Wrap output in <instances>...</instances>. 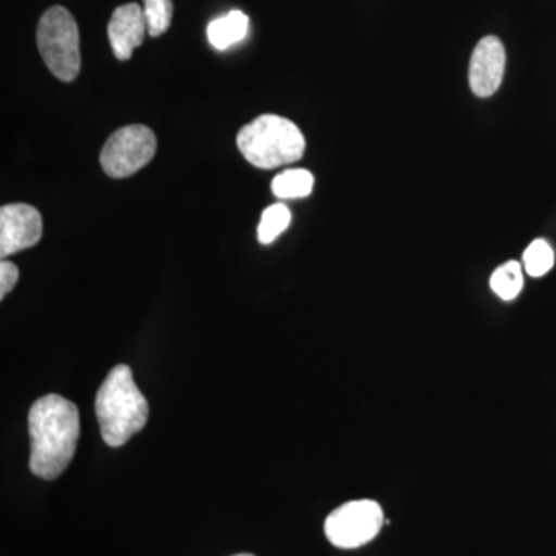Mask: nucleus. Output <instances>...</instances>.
Segmentation results:
<instances>
[{"label":"nucleus","instance_id":"nucleus-1","mask_svg":"<svg viewBox=\"0 0 556 556\" xmlns=\"http://www.w3.org/2000/svg\"><path fill=\"white\" fill-rule=\"evenodd\" d=\"M31 453L30 470L35 477L53 481L64 473L78 447L79 412L60 394H47L28 413Z\"/></svg>","mask_w":556,"mask_h":556},{"label":"nucleus","instance_id":"nucleus-2","mask_svg":"<svg viewBox=\"0 0 556 556\" xmlns=\"http://www.w3.org/2000/svg\"><path fill=\"white\" fill-rule=\"evenodd\" d=\"M94 413L102 441L109 447H123L146 427L149 419L148 399L135 383L130 367L116 365L109 372L98 390Z\"/></svg>","mask_w":556,"mask_h":556},{"label":"nucleus","instance_id":"nucleus-3","mask_svg":"<svg viewBox=\"0 0 556 556\" xmlns=\"http://www.w3.org/2000/svg\"><path fill=\"white\" fill-rule=\"evenodd\" d=\"M237 148L252 166L268 170L298 163L305 155L306 141L292 121L262 115L239 131Z\"/></svg>","mask_w":556,"mask_h":556},{"label":"nucleus","instance_id":"nucleus-4","mask_svg":"<svg viewBox=\"0 0 556 556\" xmlns=\"http://www.w3.org/2000/svg\"><path fill=\"white\" fill-rule=\"evenodd\" d=\"M40 56L50 72L62 83L79 75V30L75 17L64 7H51L40 17L36 31Z\"/></svg>","mask_w":556,"mask_h":556},{"label":"nucleus","instance_id":"nucleus-5","mask_svg":"<svg viewBox=\"0 0 556 556\" xmlns=\"http://www.w3.org/2000/svg\"><path fill=\"white\" fill-rule=\"evenodd\" d=\"M383 511L376 501H350L336 508L325 521V535L339 548L365 546L379 535Z\"/></svg>","mask_w":556,"mask_h":556},{"label":"nucleus","instance_id":"nucleus-6","mask_svg":"<svg viewBox=\"0 0 556 556\" xmlns=\"http://www.w3.org/2000/svg\"><path fill=\"white\" fill-rule=\"evenodd\" d=\"M156 153L152 129L134 124L116 130L101 150V166L112 178H126L149 164Z\"/></svg>","mask_w":556,"mask_h":556},{"label":"nucleus","instance_id":"nucleus-7","mask_svg":"<svg viewBox=\"0 0 556 556\" xmlns=\"http://www.w3.org/2000/svg\"><path fill=\"white\" fill-rule=\"evenodd\" d=\"M43 223L38 208L9 204L0 208V255L10 257L33 248L42 239Z\"/></svg>","mask_w":556,"mask_h":556},{"label":"nucleus","instance_id":"nucleus-8","mask_svg":"<svg viewBox=\"0 0 556 556\" xmlns=\"http://www.w3.org/2000/svg\"><path fill=\"white\" fill-rule=\"evenodd\" d=\"M506 70V49L496 36H485L479 40L471 54L468 80L471 91L479 98H489L497 89Z\"/></svg>","mask_w":556,"mask_h":556},{"label":"nucleus","instance_id":"nucleus-9","mask_svg":"<svg viewBox=\"0 0 556 556\" xmlns=\"http://www.w3.org/2000/svg\"><path fill=\"white\" fill-rule=\"evenodd\" d=\"M110 46L119 61H129L134 50L144 42L148 31L144 10L138 3H126L113 11L108 27Z\"/></svg>","mask_w":556,"mask_h":556},{"label":"nucleus","instance_id":"nucleus-10","mask_svg":"<svg viewBox=\"0 0 556 556\" xmlns=\"http://www.w3.org/2000/svg\"><path fill=\"white\" fill-rule=\"evenodd\" d=\"M249 17L243 11H229L225 16L212 21L207 27V39L217 50H226L247 38Z\"/></svg>","mask_w":556,"mask_h":556},{"label":"nucleus","instance_id":"nucleus-11","mask_svg":"<svg viewBox=\"0 0 556 556\" xmlns=\"http://www.w3.org/2000/svg\"><path fill=\"white\" fill-rule=\"evenodd\" d=\"M274 195L283 200L305 199L314 189V177L306 169H289L273 179Z\"/></svg>","mask_w":556,"mask_h":556},{"label":"nucleus","instance_id":"nucleus-12","mask_svg":"<svg viewBox=\"0 0 556 556\" xmlns=\"http://www.w3.org/2000/svg\"><path fill=\"white\" fill-rule=\"evenodd\" d=\"M490 287H492L497 298L503 300L517 299L522 287H525L521 265L511 260L506 265L500 266L490 278Z\"/></svg>","mask_w":556,"mask_h":556},{"label":"nucleus","instance_id":"nucleus-13","mask_svg":"<svg viewBox=\"0 0 556 556\" xmlns=\"http://www.w3.org/2000/svg\"><path fill=\"white\" fill-rule=\"evenodd\" d=\"M291 225V211L285 204H273L263 212L257 229L258 241L262 244L274 243Z\"/></svg>","mask_w":556,"mask_h":556},{"label":"nucleus","instance_id":"nucleus-14","mask_svg":"<svg viewBox=\"0 0 556 556\" xmlns=\"http://www.w3.org/2000/svg\"><path fill=\"white\" fill-rule=\"evenodd\" d=\"M525 268L530 277L546 276L548 270L554 268V249L546 240H535L525 252Z\"/></svg>","mask_w":556,"mask_h":556},{"label":"nucleus","instance_id":"nucleus-15","mask_svg":"<svg viewBox=\"0 0 556 556\" xmlns=\"http://www.w3.org/2000/svg\"><path fill=\"white\" fill-rule=\"evenodd\" d=\"M146 22L148 31L152 38H159L169 30L172 17H174V3L172 0H144Z\"/></svg>","mask_w":556,"mask_h":556},{"label":"nucleus","instance_id":"nucleus-16","mask_svg":"<svg viewBox=\"0 0 556 556\" xmlns=\"http://www.w3.org/2000/svg\"><path fill=\"white\" fill-rule=\"evenodd\" d=\"M17 280H20V269H17V266L7 262V260H2V263H0V299H5L7 294L13 291Z\"/></svg>","mask_w":556,"mask_h":556},{"label":"nucleus","instance_id":"nucleus-17","mask_svg":"<svg viewBox=\"0 0 556 556\" xmlns=\"http://www.w3.org/2000/svg\"><path fill=\"white\" fill-rule=\"evenodd\" d=\"M233 556H255V555H251V554H239V555H233Z\"/></svg>","mask_w":556,"mask_h":556}]
</instances>
